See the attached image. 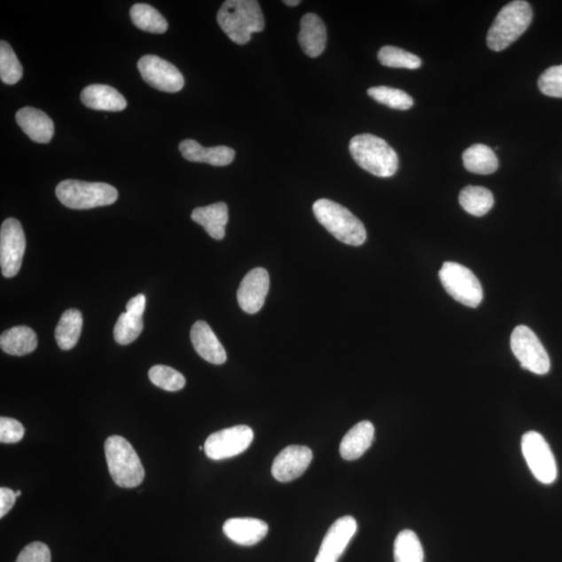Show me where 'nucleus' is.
I'll list each match as a JSON object with an SVG mask.
<instances>
[{
    "instance_id": "f257e3e1",
    "label": "nucleus",
    "mask_w": 562,
    "mask_h": 562,
    "mask_svg": "<svg viewBox=\"0 0 562 562\" xmlns=\"http://www.w3.org/2000/svg\"><path fill=\"white\" fill-rule=\"evenodd\" d=\"M218 25L232 42L247 44L251 35L265 28V18L256 0H227L218 12Z\"/></svg>"
},
{
    "instance_id": "f03ea898",
    "label": "nucleus",
    "mask_w": 562,
    "mask_h": 562,
    "mask_svg": "<svg viewBox=\"0 0 562 562\" xmlns=\"http://www.w3.org/2000/svg\"><path fill=\"white\" fill-rule=\"evenodd\" d=\"M349 151L355 163L371 175L391 177L398 170L396 152L381 137L364 134L352 137Z\"/></svg>"
},
{
    "instance_id": "7ed1b4c3",
    "label": "nucleus",
    "mask_w": 562,
    "mask_h": 562,
    "mask_svg": "<svg viewBox=\"0 0 562 562\" xmlns=\"http://www.w3.org/2000/svg\"><path fill=\"white\" fill-rule=\"evenodd\" d=\"M313 211L319 223L337 240L351 246H361L366 242V229L348 208L330 199H319L314 203Z\"/></svg>"
},
{
    "instance_id": "20e7f679",
    "label": "nucleus",
    "mask_w": 562,
    "mask_h": 562,
    "mask_svg": "<svg viewBox=\"0 0 562 562\" xmlns=\"http://www.w3.org/2000/svg\"><path fill=\"white\" fill-rule=\"evenodd\" d=\"M531 5L524 0H514L502 9L490 27L488 34V46L494 51H502L511 46L527 31L531 25Z\"/></svg>"
},
{
    "instance_id": "39448f33",
    "label": "nucleus",
    "mask_w": 562,
    "mask_h": 562,
    "mask_svg": "<svg viewBox=\"0 0 562 562\" xmlns=\"http://www.w3.org/2000/svg\"><path fill=\"white\" fill-rule=\"evenodd\" d=\"M107 466L113 482L124 488L140 486L145 470L133 446L122 436H110L105 442Z\"/></svg>"
},
{
    "instance_id": "423d86ee",
    "label": "nucleus",
    "mask_w": 562,
    "mask_h": 562,
    "mask_svg": "<svg viewBox=\"0 0 562 562\" xmlns=\"http://www.w3.org/2000/svg\"><path fill=\"white\" fill-rule=\"evenodd\" d=\"M56 194L65 207L90 209L111 206L118 199V191L105 183H87L67 179L58 184Z\"/></svg>"
},
{
    "instance_id": "0eeeda50",
    "label": "nucleus",
    "mask_w": 562,
    "mask_h": 562,
    "mask_svg": "<svg viewBox=\"0 0 562 562\" xmlns=\"http://www.w3.org/2000/svg\"><path fill=\"white\" fill-rule=\"evenodd\" d=\"M440 279L448 294L465 307L477 308L483 301V290L476 275L457 262L446 261Z\"/></svg>"
},
{
    "instance_id": "6e6552de",
    "label": "nucleus",
    "mask_w": 562,
    "mask_h": 562,
    "mask_svg": "<svg viewBox=\"0 0 562 562\" xmlns=\"http://www.w3.org/2000/svg\"><path fill=\"white\" fill-rule=\"evenodd\" d=\"M512 354L521 367L536 375H545L551 369V362L545 347L534 331L525 325L514 328L511 338Z\"/></svg>"
},
{
    "instance_id": "1a4fd4ad",
    "label": "nucleus",
    "mask_w": 562,
    "mask_h": 562,
    "mask_svg": "<svg viewBox=\"0 0 562 562\" xmlns=\"http://www.w3.org/2000/svg\"><path fill=\"white\" fill-rule=\"evenodd\" d=\"M522 452L531 473L543 484L558 480V464L547 441L541 433L529 432L522 438Z\"/></svg>"
},
{
    "instance_id": "9d476101",
    "label": "nucleus",
    "mask_w": 562,
    "mask_h": 562,
    "mask_svg": "<svg viewBox=\"0 0 562 562\" xmlns=\"http://www.w3.org/2000/svg\"><path fill=\"white\" fill-rule=\"evenodd\" d=\"M26 247V235L20 221L5 220L0 230V266L4 277H14L20 272Z\"/></svg>"
},
{
    "instance_id": "9b49d317",
    "label": "nucleus",
    "mask_w": 562,
    "mask_h": 562,
    "mask_svg": "<svg viewBox=\"0 0 562 562\" xmlns=\"http://www.w3.org/2000/svg\"><path fill=\"white\" fill-rule=\"evenodd\" d=\"M254 433L246 425H238L220 430L208 436L205 451L208 458L222 460L246 451L253 442Z\"/></svg>"
},
{
    "instance_id": "f8f14e48",
    "label": "nucleus",
    "mask_w": 562,
    "mask_h": 562,
    "mask_svg": "<svg viewBox=\"0 0 562 562\" xmlns=\"http://www.w3.org/2000/svg\"><path fill=\"white\" fill-rule=\"evenodd\" d=\"M142 79L160 91L176 93L184 86L183 76L175 65L157 56L142 57L137 62Z\"/></svg>"
},
{
    "instance_id": "ddd939ff",
    "label": "nucleus",
    "mask_w": 562,
    "mask_h": 562,
    "mask_svg": "<svg viewBox=\"0 0 562 562\" xmlns=\"http://www.w3.org/2000/svg\"><path fill=\"white\" fill-rule=\"evenodd\" d=\"M356 531L355 518L345 516L337 519L327 531L315 562H338Z\"/></svg>"
},
{
    "instance_id": "4468645a",
    "label": "nucleus",
    "mask_w": 562,
    "mask_h": 562,
    "mask_svg": "<svg viewBox=\"0 0 562 562\" xmlns=\"http://www.w3.org/2000/svg\"><path fill=\"white\" fill-rule=\"evenodd\" d=\"M270 277L265 269L255 268L244 277L237 293L238 306L245 313L254 315L264 307Z\"/></svg>"
},
{
    "instance_id": "2eb2a0df",
    "label": "nucleus",
    "mask_w": 562,
    "mask_h": 562,
    "mask_svg": "<svg viewBox=\"0 0 562 562\" xmlns=\"http://www.w3.org/2000/svg\"><path fill=\"white\" fill-rule=\"evenodd\" d=\"M313 460L308 447L289 446L281 451L272 464V475L279 482H290L301 477Z\"/></svg>"
},
{
    "instance_id": "dca6fc26",
    "label": "nucleus",
    "mask_w": 562,
    "mask_h": 562,
    "mask_svg": "<svg viewBox=\"0 0 562 562\" xmlns=\"http://www.w3.org/2000/svg\"><path fill=\"white\" fill-rule=\"evenodd\" d=\"M190 336L195 351L203 360L214 364H223L226 362L224 347L207 322H196Z\"/></svg>"
},
{
    "instance_id": "f3484780",
    "label": "nucleus",
    "mask_w": 562,
    "mask_h": 562,
    "mask_svg": "<svg viewBox=\"0 0 562 562\" xmlns=\"http://www.w3.org/2000/svg\"><path fill=\"white\" fill-rule=\"evenodd\" d=\"M16 121L29 139L40 144L50 143L55 134V124L50 116L35 107L27 106L18 111Z\"/></svg>"
},
{
    "instance_id": "a211bd4d",
    "label": "nucleus",
    "mask_w": 562,
    "mask_h": 562,
    "mask_svg": "<svg viewBox=\"0 0 562 562\" xmlns=\"http://www.w3.org/2000/svg\"><path fill=\"white\" fill-rule=\"evenodd\" d=\"M266 522L253 518H235L223 525L224 535L240 546H254L268 535Z\"/></svg>"
},
{
    "instance_id": "6ab92c4d",
    "label": "nucleus",
    "mask_w": 562,
    "mask_h": 562,
    "mask_svg": "<svg viewBox=\"0 0 562 562\" xmlns=\"http://www.w3.org/2000/svg\"><path fill=\"white\" fill-rule=\"evenodd\" d=\"M298 41L308 57L316 58L322 55L326 47L327 31L324 22L318 15L308 13L302 17Z\"/></svg>"
},
{
    "instance_id": "aec40b11",
    "label": "nucleus",
    "mask_w": 562,
    "mask_h": 562,
    "mask_svg": "<svg viewBox=\"0 0 562 562\" xmlns=\"http://www.w3.org/2000/svg\"><path fill=\"white\" fill-rule=\"evenodd\" d=\"M183 157L195 163H207L212 166L230 165L235 160L236 152L227 146L205 148L195 140H184L179 144Z\"/></svg>"
},
{
    "instance_id": "412c9836",
    "label": "nucleus",
    "mask_w": 562,
    "mask_h": 562,
    "mask_svg": "<svg viewBox=\"0 0 562 562\" xmlns=\"http://www.w3.org/2000/svg\"><path fill=\"white\" fill-rule=\"evenodd\" d=\"M81 99L89 109L97 111L121 112L128 106L121 93L105 85L86 87L82 91Z\"/></svg>"
},
{
    "instance_id": "4be33fe9",
    "label": "nucleus",
    "mask_w": 562,
    "mask_h": 562,
    "mask_svg": "<svg viewBox=\"0 0 562 562\" xmlns=\"http://www.w3.org/2000/svg\"><path fill=\"white\" fill-rule=\"evenodd\" d=\"M375 428L372 423L363 421L346 433L340 446V456L346 460H355L363 456L373 444Z\"/></svg>"
},
{
    "instance_id": "5701e85b",
    "label": "nucleus",
    "mask_w": 562,
    "mask_h": 562,
    "mask_svg": "<svg viewBox=\"0 0 562 562\" xmlns=\"http://www.w3.org/2000/svg\"><path fill=\"white\" fill-rule=\"evenodd\" d=\"M191 218L203 227L215 240H223L225 226L229 222V207L226 203L218 202L214 205L197 207Z\"/></svg>"
},
{
    "instance_id": "b1692460",
    "label": "nucleus",
    "mask_w": 562,
    "mask_h": 562,
    "mask_svg": "<svg viewBox=\"0 0 562 562\" xmlns=\"http://www.w3.org/2000/svg\"><path fill=\"white\" fill-rule=\"evenodd\" d=\"M0 346L10 355H27L37 348V334L27 326H16L3 332Z\"/></svg>"
},
{
    "instance_id": "393cba45",
    "label": "nucleus",
    "mask_w": 562,
    "mask_h": 562,
    "mask_svg": "<svg viewBox=\"0 0 562 562\" xmlns=\"http://www.w3.org/2000/svg\"><path fill=\"white\" fill-rule=\"evenodd\" d=\"M464 168L476 175L488 176L497 171L499 160L493 149L487 145L470 146L463 154Z\"/></svg>"
},
{
    "instance_id": "a878e982",
    "label": "nucleus",
    "mask_w": 562,
    "mask_h": 562,
    "mask_svg": "<svg viewBox=\"0 0 562 562\" xmlns=\"http://www.w3.org/2000/svg\"><path fill=\"white\" fill-rule=\"evenodd\" d=\"M82 328V316L80 310H66L56 328L57 343L62 350H70L79 342Z\"/></svg>"
},
{
    "instance_id": "bb28decb",
    "label": "nucleus",
    "mask_w": 562,
    "mask_h": 562,
    "mask_svg": "<svg viewBox=\"0 0 562 562\" xmlns=\"http://www.w3.org/2000/svg\"><path fill=\"white\" fill-rule=\"evenodd\" d=\"M459 203L466 213L481 217L492 209L494 196L487 188L468 185L460 192Z\"/></svg>"
},
{
    "instance_id": "cd10ccee",
    "label": "nucleus",
    "mask_w": 562,
    "mask_h": 562,
    "mask_svg": "<svg viewBox=\"0 0 562 562\" xmlns=\"http://www.w3.org/2000/svg\"><path fill=\"white\" fill-rule=\"evenodd\" d=\"M130 18L141 31L164 34L168 29V22L158 10L146 4H136L130 9Z\"/></svg>"
},
{
    "instance_id": "c85d7f7f",
    "label": "nucleus",
    "mask_w": 562,
    "mask_h": 562,
    "mask_svg": "<svg viewBox=\"0 0 562 562\" xmlns=\"http://www.w3.org/2000/svg\"><path fill=\"white\" fill-rule=\"evenodd\" d=\"M394 562H424V550L414 531L400 532L394 543Z\"/></svg>"
},
{
    "instance_id": "c756f323",
    "label": "nucleus",
    "mask_w": 562,
    "mask_h": 562,
    "mask_svg": "<svg viewBox=\"0 0 562 562\" xmlns=\"http://www.w3.org/2000/svg\"><path fill=\"white\" fill-rule=\"evenodd\" d=\"M368 95L381 105H385L391 109L399 111H408L414 105L412 99L408 93L402 90L390 87H373L368 90Z\"/></svg>"
},
{
    "instance_id": "7c9ffc66",
    "label": "nucleus",
    "mask_w": 562,
    "mask_h": 562,
    "mask_svg": "<svg viewBox=\"0 0 562 562\" xmlns=\"http://www.w3.org/2000/svg\"><path fill=\"white\" fill-rule=\"evenodd\" d=\"M379 62L391 68L416 70L421 67V59L409 51L394 46H384L379 52Z\"/></svg>"
},
{
    "instance_id": "2f4dec72",
    "label": "nucleus",
    "mask_w": 562,
    "mask_h": 562,
    "mask_svg": "<svg viewBox=\"0 0 562 562\" xmlns=\"http://www.w3.org/2000/svg\"><path fill=\"white\" fill-rule=\"evenodd\" d=\"M22 66L8 42H0V77L7 85H15L21 80Z\"/></svg>"
},
{
    "instance_id": "473e14b6",
    "label": "nucleus",
    "mask_w": 562,
    "mask_h": 562,
    "mask_svg": "<svg viewBox=\"0 0 562 562\" xmlns=\"http://www.w3.org/2000/svg\"><path fill=\"white\" fill-rule=\"evenodd\" d=\"M143 328H144L143 318L125 312L119 316L113 328V338L118 344L129 345L140 336Z\"/></svg>"
},
{
    "instance_id": "72a5a7b5",
    "label": "nucleus",
    "mask_w": 562,
    "mask_h": 562,
    "mask_svg": "<svg viewBox=\"0 0 562 562\" xmlns=\"http://www.w3.org/2000/svg\"><path fill=\"white\" fill-rule=\"evenodd\" d=\"M149 379L154 386L168 392L183 390L185 386V379L178 371L163 364L152 367L148 372Z\"/></svg>"
},
{
    "instance_id": "f704fd0d",
    "label": "nucleus",
    "mask_w": 562,
    "mask_h": 562,
    "mask_svg": "<svg viewBox=\"0 0 562 562\" xmlns=\"http://www.w3.org/2000/svg\"><path fill=\"white\" fill-rule=\"evenodd\" d=\"M538 88L547 97L562 98V65L547 69L538 80Z\"/></svg>"
},
{
    "instance_id": "c9c22d12",
    "label": "nucleus",
    "mask_w": 562,
    "mask_h": 562,
    "mask_svg": "<svg viewBox=\"0 0 562 562\" xmlns=\"http://www.w3.org/2000/svg\"><path fill=\"white\" fill-rule=\"evenodd\" d=\"M25 435V428L20 421L15 418H0V441L3 444H15L20 441Z\"/></svg>"
},
{
    "instance_id": "e433bc0d",
    "label": "nucleus",
    "mask_w": 562,
    "mask_h": 562,
    "mask_svg": "<svg viewBox=\"0 0 562 562\" xmlns=\"http://www.w3.org/2000/svg\"><path fill=\"white\" fill-rule=\"evenodd\" d=\"M16 562H51V550L43 542L29 543L22 550Z\"/></svg>"
},
{
    "instance_id": "4c0bfd02",
    "label": "nucleus",
    "mask_w": 562,
    "mask_h": 562,
    "mask_svg": "<svg viewBox=\"0 0 562 562\" xmlns=\"http://www.w3.org/2000/svg\"><path fill=\"white\" fill-rule=\"evenodd\" d=\"M17 496L14 490L7 488H0V518H4L5 514L13 508Z\"/></svg>"
},
{
    "instance_id": "58836bf2",
    "label": "nucleus",
    "mask_w": 562,
    "mask_h": 562,
    "mask_svg": "<svg viewBox=\"0 0 562 562\" xmlns=\"http://www.w3.org/2000/svg\"><path fill=\"white\" fill-rule=\"evenodd\" d=\"M146 308V297L139 294L131 298L127 304V313L142 318Z\"/></svg>"
},
{
    "instance_id": "ea45409f",
    "label": "nucleus",
    "mask_w": 562,
    "mask_h": 562,
    "mask_svg": "<svg viewBox=\"0 0 562 562\" xmlns=\"http://www.w3.org/2000/svg\"><path fill=\"white\" fill-rule=\"evenodd\" d=\"M284 4L289 5V7H297L301 2V0H285Z\"/></svg>"
},
{
    "instance_id": "a19ab883",
    "label": "nucleus",
    "mask_w": 562,
    "mask_h": 562,
    "mask_svg": "<svg viewBox=\"0 0 562 562\" xmlns=\"http://www.w3.org/2000/svg\"><path fill=\"white\" fill-rule=\"evenodd\" d=\"M17 497H20V496H21V492L20 490H17V492H15Z\"/></svg>"
}]
</instances>
